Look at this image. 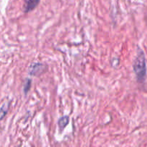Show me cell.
I'll use <instances>...</instances> for the list:
<instances>
[{
	"instance_id": "cell-1",
	"label": "cell",
	"mask_w": 147,
	"mask_h": 147,
	"mask_svg": "<svg viewBox=\"0 0 147 147\" xmlns=\"http://www.w3.org/2000/svg\"><path fill=\"white\" fill-rule=\"evenodd\" d=\"M134 71L136 74V78L139 82H143L144 80L146 74V59L143 51L139 50L138 51L137 55L134 63Z\"/></svg>"
},
{
	"instance_id": "cell-2",
	"label": "cell",
	"mask_w": 147,
	"mask_h": 147,
	"mask_svg": "<svg viewBox=\"0 0 147 147\" xmlns=\"http://www.w3.org/2000/svg\"><path fill=\"white\" fill-rule=\"evenodd\" d=\"M46 68H47V67L44 64L38 63H34L30 67V71L29 72H30V74L31 76H39L45 72Z\"/></svg>"
},
{
	"instance_id": "cell-3",
	"label": "cell",
	"mask_w": 147,
	"mask_h": 147,
	"mask_svg": "<svg viewBox=\"0 0 147 147\" xmlns=\"http://www.w3.org/2000/svg\"><path fill=\"white\" fill-rule=\"evenodd\" d=\"M40 0H27L24 9V12H30V11L34 9L40 3Z\"/></svg>"
},
{
	"instance_id": "cell-4",
	"label": "cell",
	"mask_w": 147,
	"mask_h": 147,
	"mask_svg": "<svg viewBox=\"0 0 147 147\" xmlns=\"http://www.w3.org/2000/svg\"><path fill=\"white\" fill-rule=\"evenodd\" d=\"M69 123V117L68 116H63L60 118L58 121V126L60 130L63 131L66 126H67Z\"/></svg>"
},
{
	"instance_id": "cell-5",
	"label": "cell",
	"mask_w": 147,
	"mask_h": 147,
	"mask_svg": "<svg viewBox=\"0 0 147 147\" xmlns=\"http://www.w3.org/2000/svg\"><path fill=\"white\" fill-rule=\"evenodd\" d=\"M9 109V103H5L2 106V107L0 109V120L3 119L7 114Z\"/></svg>"
},
{
	"instance_id": "cell-6",
	"label": "cell",
	"mask_w": 147,
	"mask_h": 147,
	"mask_svg": "<svg viewBox=\"0 0 147 147\" xmlns=\"http://www.w3.org/2000/svg\"><path fill=\"white\" fill-rule=\"evenodd\" d=\"M31 82L32 80L30 79H27L25 80V83H24V92L25 94H27L29 90H30V87H31Z\"/></svg>"
}]
</instances>
